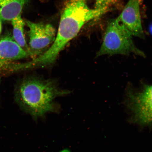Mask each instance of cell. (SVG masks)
Listing matches in <instances>:
<instances>
[{"instance_id": "6da1fadb", "label": "cell", "mask_w": 152, "mask_h": 152, "mask_svg": "<svg viewBox=\"0 0 152 152\" xmlns=\"http://www.w3.org/2000/svg\"><path fill=\"white\" fill-rule=\"evenodd\" d=\"M87 1L71 0L66 5L54 42L50 48L34 60L38 67L53 63L66 44L77 35L86 23L104 14L102 11L89 8Z\"/></svg>"}, {"instance_id": "7a4b0ae2", "label": "cell", "mask_w": 152, "mask_h": 152, "mask_svg": "<svg viewBox=\"0 0 152 152\" xmlns=\"http://www.w3.org/2000/svg\"><path fill=\"white\" fill-rule=\"evenodd\" d=\"M70 93L61 90L52 80L30 77L22 82L19 86L15 100L23 111L37 121L47 113H59L60 106L54 103V100Z\"/></svg>"}, {"instance_id": "3957f363", "label": "cell", "mask_w": 152, "mask_h": 152, "mask_svg": "<svg viewBox=\"0 0 152 152\" xmlns=\"http://www.w3.org/2000/svg\"><path fill=\"white\" fill-rule=\"evenodd\" d=\"M132 36L117 18L110 20L96 57L105 55H128L132 53L145 56L144 53L135 46Z\"/></svg>"}, {"instance_id": "277c9868", "label": "cell", "mask_w": 152, "mask_h": 152, "mask_svg": "<svg viewBox=\"0 0 152 152\" xmlns=\"http://www.w3.org/2000/svg\"><path fill=\"white\" fill-rule=\"evenodd\" d=\"M126 104L132 113L130 121L141 126L152 124V85H144L138 90H129Z\"/></svg>"}, {"instance_id": "5b68a950", "label": "cell", "mask_w": 152, "mask_h": 152, "mask_svg": "<svg viewBox=\"0 0 152 152\" xmlns=\"http://www.w3.org/2000/svg\"><path fill=\"white\" fill-rule=\"evenodd\" d=\"M29 30V49L31 55H39L52 45L56 39V30L49 24L25 22Z\"/></svg>"}, {"instance_id": "8992f818", "label": "cell", "mask_w": 152, "mask_h": 152, "mask_svg": "<svg viewBox=\"0 0 152 152\" xmlns=\"http://www.w3.org/2000/svg\"><path fill=\"white\" fill-rule=\"evenodd\" d=\"M117 18L132 36L144 39L140 14V0H129Z\"/></svg>"}, {"instance_id": "52a82bcc", "label": "cell", "mask_w": 152, "mask_h": 152, "mask_svg": "<svg viewBox=\"0 0 152 152\" xmlns=\"http://www.w3.org/2000/svg\"><path fill=\"white\" fill-rule=\"evenodd\" d=\"M29 55L10 37L0 39V67L7 62L26 58Z\"/></svg>"}, {"instance_id": "ba28073f", "label": "cell", "mask_w": 152, "mask_h": 152, "mask_svg": "<svg viewBox=\"0 0 152 152\" xmlns=\"http://www.w3.org/2000/svg\"><path fill=\"white\" fill-rule=\"evenodd\" d=\"M28 0H0V19L11 21L20 15Z\"/></svg>"}, {"instance_id": "9c48e42d", "label": "cell", "mask_w": 152, "mask_h": 152, "mask_svg": "<svg viewBox=\"0 0 152 152\" xmlns=\"http://www.w3.org/2000/svg\"><path fill=\"white\" fill-rule=\"evenodd\" d=\"M11 23L13 26V37L15 41L27 52L31 55L29 47L26 42L24 34L25 22L21 18V15L12 19Z\"/></svg>"}, {"instance_id": "30bf717a", "label": "cell", "mask_w": 152, "mask_h": 152, "mask_svg": "<svg viewBox=\"0 0 152 152\" xmlns=\"http://www.w3.org/2000/svg\"><path fill=\"white\" fill-rule=\"evenodd\" d=\"M115 0H96L95 9L102 11L104 13L108 7Z\"/></svg>"}, {"instance_id": "8fae6325", "label": "cell", "mask_w": 152, "mask_h": 152, "mask_svg": "<svg viewBox=\"0 0 152 152\" xmlns=\"http://www.w3.org/2000/svg\"><path fill=\"white\" fill-rule=\"evenodd\" d=\"M60 152H71L68 149H64L62 150Z\"/></svg>"}, {"instance_id": "7c38bea8", "label": "cell", "mask_w": 152, "mask_h": 152, "mask_svg": "<svg viewBox=\"0 0 152 152\" xmlns=\"http://www.w3.org/2000/svg\"><path fill=\"white\" fill-rule=\"evenodd\" d=\"M2 29V24L1 20L0 19V34L1 33Z\"/></svg>"}]
</instances>
